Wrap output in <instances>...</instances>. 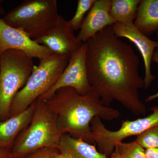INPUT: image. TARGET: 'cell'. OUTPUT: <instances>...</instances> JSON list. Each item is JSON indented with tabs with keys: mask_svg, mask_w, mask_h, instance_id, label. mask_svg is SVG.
Returning a JSON list of instances; mask_svg holds the SVG:
<instances>
[{
	"mask_svg": "<svg viewBox=\"0 0 158 158\" xmlns=\"http://www.w3.org/2000/svg\"><path fill=\"white\" fill-rule=\"evenodd\" d=\"M152 113L143 118L133 121H123L121 126L116 131L107 129L98 116L94 117L90 127L94 142L97 144L98 151L108 158L115 150L116 144L125 138L139 135L146 130L158 125V106L150 108Z\"/></svg>",
	"mask_w": 158,
	"mask_h": 158,
	"instance_id": "7",
	"label": "cell"
},
{
	"mask_svg": "<svg viewBox=\"0 0 158 158\" xmlns=\"http://www.w3.org/2000/svg\"><path fill=\"white\" fill-rule=\"evenodd\" d=\"M39 61L26 85L14 97L10 107L9 118L25 110L50 90L66 68L69 60L53 53Z\"/></svg>",
	"mask_w": 158,
	"mask_h": 158,
	"instance_id": "5",
	"label": "cell"
},
{
	"mask_svg": "<svg viewBox=\"0 0 158 158\" xmlns=\"http://www.w3.org/2000/svg\"><path fill=\"white\" fill-rule=\"evenodd\" d=\"M61 136L56 116L44 101L37 99L31 122L20 133L11 148L12 158H23L44 148H58Z\"/></svg>",
	"mask_w": 158,
	"mask_h": 158,
	"instance_id": "3",
	"label": "cell"
},
{
	"mask_svg": "<svg viewBox=\"0 0 158 158\" xmlns=\"http://www.w3.org/2000/svg\"><path fill=\"white\" fill-rule=\"evenodd\" d=\"M111 0H96L82 23L77 37L85 43L108 26L116 23L110 14Z\"/></svg>",
	"mask_w": 158,
	"mask_h": 158,
	"instance_id": "12",
	"label": "cell"
},
{
	"mask_svg": "<svg viewBox=\"0 0 158 158\" xmlns=\"http://www.w3.org/2000/svg\"><path fill=\"white\" fill-rule=\"evenodd\" d=\"M0 158H12L11 148L0 147Z\"/></svg>",
	"mask_w": 158,
	"mask_h": 158,
	"instance_id": "23",
	"label": "cell"
},
{
	"mask_svg": "<svg viewBox=\"0 0 158 158\" xmlns=\"http://www.w3.org/2000/svg\"><path fill=\"white\" fill-rule=\"evenodd\" d=\"M135 141L144 149L158 147V125L146 130L137 136Z\"/></svg>",
	"mask_w": 158,
	"mask_h": 158,
	"instance_id": "19",
	"label": "cell"
},
{
	"mask_svg": "<svg viewBox=\"0 0 158 158\" xmlns=\"http://www.w3.org/2000/svg\"><path fill=\"white\" fill-rule=\"evenodd\" d=\"M96 0H78L75 14L70 20L69 25L73 31L80 29L85 19V16L94 5Z\"/></svg>",
	"mask_w": 158,
	"mask_h": 158,
	"instance_id": "18",
	"label": "cell"
},
{
	"mask_svg": "<svg viewBox=\"0 0 158 158\" xmlns=\"http://www.w3.org/2000/svg\"><path fill=\"white\" fill-rule=\"evenodd\" d=\"M59 152L57 148H44L31 152L23 158H54Z\"/></svg>",
	"mask_w": 158,
	"mask_h": 158,
	"instance_id": "20",
	"label": "cell"
},
{
	"mask_svg": "<svg viewBox=\"0 0 158 158\" xmlns=\"http://www.w3.org/2000/svg\"><path fill=\"white\" fill-rule=\"evenodd\" d=\"M156 38L158 41V30L156 32Z\"/></svg>",
	"mask_w": 158,
	"mask_h": 158,
	"instance_id": "27",
	"label": "cell"
},
{
	"mask_svg": "<svg viewBox=\"0 0 158 158\" xmlns=\"http://www.w3.org/2000/svg\"><path fill=\"white\" fill-rule=\"evenodd\" d=\"M35 66L33 58L23 51L8 50L0 55V121L9 118L12 100Z\"/></svg>",
	"mask_w": 158,
	"mask_h": 158,
	"instance_id": "6",
	"label": "cell"
},
{
	"mask_svg": "<svg viewBox=\"0 0 158 158\" xmlns=\"http://www.w3.org/2000/svg\"><path fill=\"white\" fill-rule=\"evenodd\" d=\"M57 0H25L9 11L2 19L36 40L48 34L59 22Z\"/></svg>",
	"mask_w": 158,
	"mask_h": 158,
	"instance_id": "4",
	"label": "cell"
},
{
	"mask_svg": "<svg viewBox=\"0 0 158 158\" xmlns=\"http://www.w3.org/2000/svg\"><path fill=\"white\" fill-rule=\"evenodd\" d=\"M135 27L146 36L158 30V0H142L138 6Z\"/></svg>",
	"mask_w": 158,
	"mask_h": 158,
	"instance_id": "15",
	"label": "cell"
},
{
	"mask_svg": "<svg viewBox=\"0 0 158 158\" xmlns=\"http://www.w3.org/2000/svg\"><path fill=\"white\" fill-rule=\"evenodd\" d=\"M141 0H111L110 14L116 23H134Z\"/></svg>",
	"mask_w": 158,
	"mask_h": 158,
	"instance_id": "16",
	"label": "cell"
},
{
	"mask_svg": "<svg viewBox=\"0 0 158 158\" xmlns=\"http://www.w3.org/2000/svg\"><path fill=\"white\" fill-rule=\"evenodd\" d=\"M147 158H158V147L145 149Z\"/></svg>",
	"mask_w": 158,
	"mask_h": 158,
	"instance_id": "22",
	"label": "cell"
},
{
	"mask_svg": "<svg viewBox=\"0 0 158 158\" xmlns=\"http://www.w3.org/2000/svg\"><path fill=\"white\" fill-rule=\"evenodd\" d=\"M110 158H122L121 156L119 154L118 151L115 148L113 153L110 156Z\"/></svg>",
	"mask_w": 158,
	"mask_h": 158,
	"instance_id": "24",
	"label": "cell"
},
{
	"mask_svg": "<svg viewBox=\"0 0 158 158\" xmlns=\"http://www.w3.org/2000/svg\"><path fill=\"white\" fill-rule=\"evenodd\" d=\"M58 149L70 158H108L98 151L94 145L67 134L61 136Z\"/></svg>",
	"mask_w": 158,
	"mask_h": 158,
	"instance_id": "14",
	"label": "cell"
},
{
	"mask_svg": "<svg viewBox=\"0 0 158 158\" xmlns=\"http://www.w3.org/2000/svg\"><path fill=\"white\" fill-rule=\"evenodd\" d=\"M35 105L36 101L19 114L0 121V147L12 148L18 136L31 122Z\"/></svg>",
	"mask_w": 158,
	"mask_h": 158,
	"instance_id": "13",
	"label": "cell"
},
{
	"mask_svg": "<svg viewBox=\"0 0 158 158\" xmlns=\"http://www.w3.org/2000/svg\"><path fill=\"white\" fill-rule=\"evenodd\" d=\"M54 158H70L68 156L65 155L63 154L62 153L60 152H59L57 153L54 156Z\"/></svg>",
	"mask_w": 158,
	"mask_h": 158,
	"instance_id": "25",
	"label": "cell"
},
{
	"mask_svg": "<svg viewBox=\"0 0 158 158\" xmlns=\"http://www.w3.org/2000/svg\"><path fill=\"white\" fill-rule=\"evenodd\" d=\"M152 62H156L158 65V48H156L155 51L153 55ZM158 98V91L157 93L152 95H150L147 98L145 99V102H151L156 99Z\"/></svg>",
	"mask_w": 158,
	"mask_h": 158,
	"instance_id": "21",
	"label": "cell"
},
{
	"mask_svg": "<svg viewBox=\"0 0 158 158\" xmlns=\"http://www.w3.org/2000/svg\"><path fill=\"white\" fill-rule=\"evenodd\" d=\"M86 43L88 81L102 104L109 107L116 100L135 116L145 115L146 106L139 95L144 81L139 73V58L131 46L116 37L112 26Z\"/></svg>",
	"mask_w": 158,
	"mask_h": 158,
	"instance_id": "1",
	"label": "cell"
},
{
	"mask_svg": "<svg viewBox=\"0 0 158 158\" xmlns=\"http://www.w3.org/2000/svg\"><path fill=\"white\" fill-rule=\"evenodd\" d=\"M115 148L122 158H147L145 149L135 141L128 143L119 142Z\"/></svg>",
	"mask_w": 158,
	"mask_h": 158,
	"instance_id": "17",
	"label": "cell"
},
{
	"mask_svg": "<svg viewBox=\"0 0 158 158\" xmlns=\"http://www.w3.org/2000/svg\"><path fill=\"white\" fill-rule=\"evenodd\" d=\"M2 1H0V16L5 14L6 11L5 9L3 8L2 6H1V3L2 2Z\"/></svg>",
	"mask_w": 158,
	"mask_h": 158,
	"instance_id": "26",
	"label": "cell"
},
{
	"mask_svg": "<svg viewBox=\"0 0 158 158\" xmlns=\"http://www.w3.org/2000/svg\"><path fill=\"white\" fill-rule=\"evenodd\" d=\"M87 44L84 43L81 47L71 57L68 65L56 84L37 99H49L57 90L65 87L73 88L81 95H85L93 91L87 75Z\"/></svg>",
	"mask_w": 158,
	"mask_h": 158,
	"instance_id": "8",
	"label": "cell"
},
{
	"mask_svg": "<svg viewBox=\"0 0 158 158\" xmlns=\"http://www.w3.org/2000/svg\"><path fill=\"white\" fill-rule=\"evenodd\" d=\"M8 50L23 51L39 60L53 54L21 30L8 25L0 16V55Z\"/></svg>",
	"mask_w": 158,
	"mask_h": 158,
	"instance_id": "9",
	"label": "cell"
},
{
	"mask_svg": "<svg viewBox=\"0 0 158 158\" xmlns=\"http://www.w3.org/2000/svg\"><path fill=\"white\" fill-rule=\"evenodd\" d=\"M112 28L116 37L128 39L140 51L144 63V88L148 89L156 78L152 73L151 64L155 51L158 48V41L150 39L135 27L134 23L116 22L112 25Z\"/></svg>",
	"mask_w": 158,
	"mask_h": 158,
	"instance_id": "10",
	"label": "cell"
},
{
	"mask_svg": "<svg viewBox=\"0 0 158 158\" xmlns=\"http://www.w3.org/2000/svg\"><path fill=\"white\" fill-rule=\"evenodd\" d=\"M73 32L69 21L60 16L55 28L44 37L35 41L46 47L53 53L65 57L69 60L72 56L84 44Z\"/></svg>",
	"mask_w": 158,
	"mask_h": 158,
	"instance_id": "11",
	"label": "cell"
},
{
	"mask_svg": "<svg viewBox=\"0 0 158 158\" xmlns=\"http://www.w3.org/2000/svg\"><path fill=\"white\" fill-rule=\"evenodd\" d=\"M45 102L56 115L61 135L67 134L74 138L94 143L90 127L93 118L112 120L120 116L118 110L105 106L94 90L81 95L70 87L60 88Z\"/></svg>",
	"mask_w": 158,
	"mask_h": 158,
	"instance_id": "2",
	"label": "cell"
}]
</instances>
